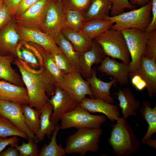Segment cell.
<instances>
[{"instance_id": "6da1fadb", "label": "cell", "mask_w": 156, "mask_h": 156, "mask_svg": "<svg viewBox=\"0 0 156 156\" xmlns=\"http://www.w3.org/2000/svg\"><path fill=\"white\" fill-rule=\"evenodd\" d=\"M13 63L18 68L26 86L28 104L42 110L49 102L48 96L54 94L56 86L54 79L44 66L34 69L17 57Z\"/></svg>"}, {"instance_id": "7a4b0ae2", "label": "cell", "mask_w": 156, "mask_h": 156, "mask_svg": "<svg viewBox=\"0 0 156 156\" xmlns=\"http://www.w3.org/2000/svg\"><path fill=\"white\" fill-rule=\"evenodd\" d=\"M112 128L108 142L117 156H129L136 153L141 145L132 128L123 117H119Z\"/></svg>"}, {"instance_id": "3957f363", "label": "cell", "mask_w": 156, "mask_h": 156, "mask_svg": "<svg viewBox=\"0 0 156 156\" xmlns=\"http://www.w3.org/2000/svg\"><path fill=\"white\" fill-rule=\"evenodd\" d=\"M68 137L64 148L68 154L84 155L88 151L94 153L99 148V143L102 130L100 128H81Z\"/></svg>"}, {"instance_id": "277c9868", "label": "cell", "mask_w": 156, "mask_h": 156, "mask_svg": "<svg viewBox=\"0 0 156 156\" xmlns=\"http://www.w3.org/2000/svg\"><path fill=\"white\" fill-rule=\"evenodd\" d=\"M151 2L150 1L147 4L138 9L115 16H109L104 19L114 23L109 29L122 30L132 28L144 31L151 21Z\"/></svg>"}, {"instance_id": "5b68a950", "label": "cell", "mask_w": 156, "mask_h": 156, "mask_svg": "<svg viewBox=\"0 0 156 156\" xmlns=\"http://www.w3.org/2000/svg\"><path fill=\"white\" fill-rule=\"evenodd\" d=\"M94 39L106 56L129 63L130 55L121 30L109 29Z\"/></svg>"}, {"instance_id": "8992f818", "label": "cell", "mask_w": 156, "mask_h": 156, "mask_svg": "<svg viewBox=\"0 0 156 156\" xmlns=\"http://www.w3.org/2000/svg\"><path fill=\"white\" fill-rule=\"evenodd\" d=\"M60 129L71 128H100L106 120L104 115L91 114L79 104L72 111L61 117Z\"/></svg>"}, {"instance_id": "52a82bcc", "label": "cell", "mask_w": 156, "mask_h": 156, "mask_svg": "<svg viewBox=\"0 0 156 156\" xmlns=\"http://www.w3.org/2000/svg\"><path fill=\"white\" fill-rule=\"evenodd\" d=\"M121 31L130 55L129 77L131 78L136 74L141 58L144 55L147 34L144 31L136 28L127 29Z\"/></svg>"}, {"instance_id": "ba28073f", "label": "cell", "mask_w": 156, "mask_h": 156, "mask_svg": "<svg viewBox=\"0 0 156 156\" xmlns=\"http://www.w3.org/2000/svg\"><path fill=\"white\" fill-rule=\"evenodd\" d=\"M65 14L62 0H51L42 25L41 30L54 38L64 27Z\"/></svg>"}, {"instance_id": "9c48e42d", "label": "cell", "mask_w": 156, "mask_h": 156, "mask_svg": "<svg viewBox=\"0 0 156 156\" xmlns=\"http://www.w3.org/2000/svg\"><path fill=\"white\" fill-rule=\"evenodd\" d=\"M57 86L61 88L79 103L87 95L94 98L88 82L83 78L79 72L63 74L62 81Z\"/></svg>"}, {"instance_id": "30bf717a", "label": "cell", "mask_w": 156, "mask_h": 156, "mask_svg": "<svg viewBox=\"0 0 156 156\" xmlns=\"http://www.w3.org/2000/svg\"><path fill=\"white\" fill-rule=\"evenodd\" d=\"M53 112L50 121L56 126L62 116L75 109L79 103L60 87L56 86L54 94L49 99Z\"/></svg>"}, {"instance_id": "8fae6325", "label": "cell", "mask_w": 156, "mask_h": 156, "mask_svg": "<svg viewBox=\"0 0 156 156\" xmlns=\"http://www.w3.org/2000/svg\"><path fill=\"white\" fill-rule=\"evenodd\" d=\"M16 28L21 40L38 45L52 53H62L54 38L41 30L25 27L16 23Z\"/></svg>"}, {"instance_id": "7c38bea8", "label": "cell", "mask_w": 156, "mask_h": 156, "mask_svg": "<svg viewBox=\"0 0 156 156\" xmlns=\"http://www.w3.org/2000/svg\"><path fill=\"white\" fill-rule=\"evenodd\" d=\"M51 0H40L23 14L13 18L21 26L41 30L42 23Z\"/></svg>"}, {"instance_id": "4fadbf2b", "label": "cell", "mask_w": 156, "mask_h": 156, "mask_svg": "<svg viewBox=\"0 0 156 156\" xmlns=\"http://www.w3.org/2000/svg\"><path fill=\"white\" fill-rule=\"evenodd\" d=\"M21 105L16 103L0 100V115L9 120L25 133L29 139L35 140V134L25 123Z\"/></svg>"}, {"instance_id": "5bb4252c", "label": "cell", "mask_w": 156, "mask_h": 156, "mask_svg": "<svg viewBox=\"0 0 156 156\" xmlns=\"http://www.w3.org/2000/svg\"><path fill=\"white\" fill-rule=\"evenodd\" d=\"M78 53L81 74L86 79L92 76V66L101 64L106 56L102 47L94 39H93L92 47L90 50Z\"/></svg>"}, {"instance_id": "9a60e30c", "label": "cell", "mask_w": 156, "mask_h": 156, "mask_svg": "<svg viewBox=\"0 0 156 156\" xmlns=\"http://www.w3.org/2000/svg\"><path fill=\"white\" fill-rule=\"evenodd\" d=\"M97 68L100 72L113 76L120 86L126 85L129 82V64L120 63L109 57L106 56Z\"/></svg>"}, {"instance_id": "2e32d148", "label": "cell", "mask_w": 156, "mask_h": 156, "mask_svg": "<svg viewBox=\"0 0 156 156\" xmlns=\"http://www.w3.org/2000/svg\"><path fill=\"white\" fill-rule=\"evenodd\" d=\"M13 19L0 30V55H13L16 57V50L21 37Z\"/></svg>"}, {"instance_id": "e0dca14e", "label": "cell", "mask_w": 156, "mask_h": 156, "mask_svg": "<svg viewBox=\"0 0 156 156\" xmlns=\"http://www.w3.org/2000/svg\"><path fill=\"white\" fill-rule=\"evenodd\" d=\"M79 105L90 112H98L104 114L112 122L117 121L120 114L118 107L102 99L85 98Z\"/></svg>"}, {"instance_id": "ac0fdd59", "label": "cell", "mask_w": 156, "mask_h": 156, "mask_svg": "<svg viewBox=\"0 0 156 156\" xmlns=\"http://www.w3.org/2000/svg\"><path fill=\"white\" fill-rule=\"evenodd\" d=\"M16 57L34 69L44 66L42 57L37 48L31 42L21 40L16 50Z\"/></svg>"}, {"instance_id": "d6986e66", "label": "cell", "mask_w": 156, "mask_h": 156, "mask_svg": "<svg viewBox=\"0 0 156 156\" xmlns=\"http://www.w3.org/2000/svg\"><path fill=\"white\" fill-rule=\"evenodd\" d=\"M136 74L145 81L148 96L152 97L156 93V60L142 56Z\"/></svg>"}, {"instance_id": "ffe728a7", "label": "cell", "mask_w": 156, "mask_h": 156, "mask_svg": "<svg viewBox=\"0 0 156 156\" xmlns=\"http://www.w3.org/2000/svg\"><path fill=\"white\" fill-rule=\"evenodd\" d=\"M0 100L20 104H28L29 97L27 89L7 81L0 80Z\"/></svg>"}, {"instance_id": "44dd1931", "label": "cell", "mask_w": 156, "mask_h": 156, "mask_svg": "<svg viewBox=\"0 0 156 156\" xmlns=\"http://www.w3.org/2000/svg\"><path fill=\"white\" fill-rule=\"evenodd\" d=\"M97 68H94L92 70V76L86 79L88 82L94 98L102 99L109 103L113 104L114 99L111 96L110 90L112 86L118 81L114 78L108 82H104L97 78Z\"/></svg>"}, {"instance_id": "7402d4cb", "label": "cell", "mask_w": 156, "mask_h": 156, "mask_svg": "<svg viewBox=\"0 0 156 156\" xmlns=\"http://www.w3.org/2000/svg\"><path fill=\"white\" fill-rule=\"evenodd\" d=\"M114 94L119 101V105L122 110L123 117L127 119L129 116L137 115L136 112L140 107V103L135 99L129 88L120 89Z\"/></svg>"}, {"instance_id": "603a6c76", "label": "cell", "mask_w": 156, "mask_h": 156, "mask_svg": "<svg viewBox=\"0 0 156 156\" xmlns=\"http://www.w3.org/2000/svg\"><path fill=\"white\" fill-rule=\"evenodd\" d=\"M16 58L13 55H0V80L7 81L18 86L24 87L21 77L12 67Z\"/></svg>"}, {"instance_id": "cb8c5ba5", "label": "cell", "mask_w": 156, "mask_h": 156, "mask_svg": "<svg viewBox=\"0 0 156 156\" xmlns=\"http://www.w3.org/2000/svg\"><path fill=\"white\" fill-rule=\"evenodd\" d=\"M114 23L112 21L104 18L90 19L85 21L79 32L93 39L109 29Z\"/></svg>"}, {"instance_id": "d4e9b609", "label": "cell", "mask_w": 156, "mask_h": 156, "mask_svg": "<svg viewBox=\"0 0 156 156\" xmlns=\"http://www.w3.org/2000/svg\"><path fill=\"white\" fill-rule=\"evenodd\" d=\"M61 33L78 52L86 51L92 47L93 39L83 34L66 28H63Z\"/></svg>"}, {"instance_id": "484cf974", "label": "cell", "mask_w": 156, "mask_h": 156, "mask_svg": "<svg viewBox=\"0 0 156 156\" xmlns=\"http://www.w3.org/2000/svg\"><path fill=\"white\" fill-rule=\"evenodd\" d=\"M139 110L142 117L148 125L147 131L141 140V143L144 144L156 132V105L153 108L149 101L143 100Z\"/></svg>"}, {"instance_id": "4316f807", "label": "cell", "mask_w": 156, "mask_h": 156, "mask_svg": "<svg viewBox=\"0 0 156 156\" xmlns=\"http://www.w3.org/2000/svg\"><path fill=\"white\" fill-rule=\"evenodd\" d=\"M52 111V107L49 102L42 110L40 128L38 133L35 135V142L37 143L44 140L45 135L49 138H51L52 132L56 127L50 121Z\"/></svg>"}, {"instance_id": "83f0119b", "label": "cell", "mask_w": 156, "mask_h": 156, "mask_svg": "<svg viewBox=\"0 0 156 156\" xmlns=\"http://www.w3.org/2000/svg\"><path fill=\"white\" fill-rule=\"evenodd\" d=\"M112 6L111 0H92L85 14V21L108 17Z\"/></svg>"}, {"instance_id": "f1b7e54d", "label": "cell", "mask_w": 156, "mask_h": 156, "mask_svg": "<svg viewBox=\"0 0 156 156\" xmlns=\"http://www.w3.org/2000/svg\"><path fill=\"white\" fill-rule=\"evenodd\" d=\"M54 40L62 52L69 59L81 74L78 52L75 49L70 42L61 32L54 38Z\"/></svg>"}, {"instance_id": "f546056e", "label": "cell", "mask_w": 156, "mask_h": 156, "mask_svg": "<svg viewBox=\"0 0 156 156\" xmlns=\"http://www.w3.org/2000/svg\"><path fill=\"white\" fill-rule=\"evenodd\" d=\"M31 43L40 53L42 58L44 66L53 77L56 83V86L58 85L63 79V74L57 66L51 53L41 46L34 43Z\"/></svg>"}, {"instance_id": "4dcf8cb0", "label": "cell", "mask_w": 156, "mask_h": 156, "mask_svg": "<svg viewBox=\"0 0 156 156\" xmlns=\"http://www.w3.org/2000/svg\"><path fill=\"white\" fill-rule=\"evenodd\" d=\"M25 123L35 135L38 133L40 126V116L42 110L34 108L28 104L21 105Z\"/></svg>"}, {"instance_id": "1f68e13d", "label": "cell", "mask_w": 156, "mask_h": 156, "mask_svg": "<svg viewBox=\"0 0 156 156\" xmlns=\"http://www.w3.org/2000/svg\"><path fill=\"white\" fill-rule=\"evenodd\" d=\"M60 129V125H57L52 132L51 142L48 145L44 144L41 148L39 156H66L65 149L61 145H57V136Z\"/></svg>"}, {"instance_id": "d6a6232c", "label": "cell", "mask_w": 156, "mask_h": 156, "mask_svg": "<svg viewBox=\"0 0 156 156\" xmlns=\"http://www.w3.org/2000/svg\"><path fill=\"white\" fill-rule=\"evenodd\" d=\"M64 8L65 23L64 28L77 31H80L85 22V14L77 10Z\"/></svg>"}, {"instance_id": "836d02e7", "label": "cell", "mask_w": 156, "mask_h": 156, "mask_svg": "<svg viewBox=\"0 0 156 156\" xmlns=\"http://www.w3.org/2000/svg\"><path fill=\"white\" fill-rule=\"evenodd\" d=\"M16 136L28 140L27 136L7 119L0 115V137Z\"/></svg>"}, {"instance_id": "e575fe53", "label": "cell", "mask_w": 156, "mask_h": 156, "mask_svg": "<svg viewBox=\"0 0 156 156\" xmlns=\"http://www.w3.org/2000/svg\"><path fill=\"white\" fill-rule=\"evenodd\" d=\"M51 54L57 66L62 74L79 72L69 59L62 53Z\"/></svg>"}, {"instance_id": "d590c367", "label": "cell", "mask_w": 156, "mask_h": 156, "mask_svg": "<svg viewBox=\"0 0 156 156\" xmlns=\"http://www.w3.org/2000/svg\"><path fill=\"white\" fill-rule=\"evenodd\" d=\"M28 140L27 143L23 142L21 145H18L16 143L11 146L18 150L20 156H39V151L37 143L32 140L29 139Z\"/></svg>"}, {"instance_id": "8d00e7d4", "label": "cell", "mask_w": 156, "mask_h": 156, "mask_svg": "<svg viewBox=\"0 0 156 156\" xmlns=\"http://www.w3.org/2000/svg\"><path fill=\"white\" fill-rule=\"evenodd\" d=\"M112 6L110 14L111 16L118 15L125 12V9L133 10L137 6L132 5L128 0H111Z\"/></svg>"}, {"instance_id": "74e56055", "label": "cell", "mask_w": 156, "mask_h": 156, "mask_svg": "<svg viewBox=\"0 0 156 156\" xmlns=\"http://www.w3.org/2000/svg\"><path fill=\"white\" fill-rule=\"evenodd\" d=\"M92 0H62L65 8L77 10L85 14Z\"/></svg>"}, {"instance_id": "f35d334b", "label": "cell", "mask_w": 156, "mask_h": 156, "mask_svg": "<svg viewBox=\"0 0 156 156\" xmlns=\"http://www.w3.org/2000/svg\"><path fill=\"white\" fill-rule=\"evenodd\" d=\"M148 38L144 56L156 60V29L147 34Z\"/></svg>"}, {"instance_id": "ab89813d", "label": "cell", "mask_w": 156, "mask_h": 156, "mask_svg": "<svg viewBox=\"0 0 156 156\" xmlns=\"http://www.w3.org/2000/svg\"><path fill=\"white\" fill-rule=\"evenodd\" d=\"M12 15L4 3L0 10V30L13 19Z\"/></svg>"}, {"instance_id": "60d3db41", "label": "cell", "mask_w": 156, "mask_h": 156, "mask_svg": "<svg viewBox=\"0 0 156 156\" xmlns=\"http://www.w3.org/2000/svg\"><path fill=\"white\" fill-rule=\"evenodd\" d=\"M39 0H22L16 8L13 15V18L23 13Z\"/></svg>"}, {"instance_id": "b9f144b4", "label": "cell", "mask_w": 156, "mask_h": 156, "mask_svg": "<svg viewBox=\"0 0 156 156\" xmlns=\"http://www.w3.org/2000/svg\"><path fill=\"white\" fill-rule=\"evenodd\" d=\"M152 4L151 12L152 17L151 22L148 26L144 31L148 34L151 31L156 29V0H150Z\"/></svg>"}, {"instance_id": "7bdbcfd3", "label": "cell", "mask_w": 156, "mask_h": 156, "mask_svg": "<svg viewBox=\"0 0 156 156\" xmlns=\"http://www.w3.org/2000/svg\"><path fill=\"white\" fill-rule=\"evenodd\" d=\"M18 136H13L8 138H3L0 137V154L1 152L8 145L12 146L14 144L18 143L19 141Z\"/></svg>"}, {"instance_id": "ee69618b", "label": "cell", "mask_w": 156, "mask_h": 156, "mask_svg": "<svg viewBox=\"0 0 156 156\" xmlns=\"http://www.w3.org/2000/svg\"><path fill=\"white\" fill-rule=\"evenodd\" d=\"M131 78L132 84L137 90L141 91L146 88V82L139 75L136 74Z\"/></svg>"}, {"instance_id": "f6af8a7d", "label": "cell", "mask_w": 156, "mask_h": 156, "mask_svg": "<svg viewBox=\"0 0 156 156\" xmlns=\"http://www.w3.org/2000/svg\"><path fill=\"white\" fill-rule=\"evenodd\" d=\"M22 0H6L4 3L7 8L12 15L18 5Z\"/></svg>"}, {"instance_id": "bcb514c9", "label": "cell", "mask_w": 156, "mask_h": 156, "mask_svg": "<svg viewBox=\"0 0 156 156\" xmlns=\"http://www.w3.org/2000/svg\"><path fill=\"white\" fill-rule=\"evenodd\" d=\"M19 154L18 150L15 147H9L5 151L1 152L0 156H19Z\"/></svg>"}, {"instance_id": "7dc6e473", "label": "cell", "mask_w": 156, "mask_h": 156, "mask_svg": "<svg viewBox=\"0 0 156 156\" xmlns=\"http://www.w3.org/2000/svg\"><path fill=\"white\" fill-rule=\"evenodd\" d=\"M150 1L149 0H130L129 2L133 5L139 6L140 7L144 6Z\"/></svg>"}, {"instance_id": "c3c4849f", "label": "cell", "mask_w": 156, "mask_h": 156, "mask_svg": "<svg viewBox=\"0 0 156 156\" xmlns=\"http://www.w3.org/2000/svg\"><path fill=\"white\" fill-rule=\"evenodd\" d=\"M144 144H148L149 146L155 149L156 148V140L155 139H152L150 138L147 140Z\"/></svg>"}, {"instance_id": "681fc988", "label": "cell", "mask_w": 156, "mask_h": 156, "mask_svg": "<svg viewBox=\"0 0 156 156\" xmlns=\"http://www.w3.org/2000/svg\"><path fill=\"white\" fill-rule=\"evenodd\" d=\"M4 3V0H0V10L1 8Z\"/></svg>"}, {"instance_id": "f907efd6", "label": "cell", "mask_w": 156, "mask_h": 156, "mask_svg": "<svg viewBox=\"0 0 156 156\" xmlns=\"http://www.w3.org/2000/svg\"><path fill=\"white\" fill-rule=\"evenodd\" d=\"M6 1V0H4V2L5 1Z\"/></svg>"}, {"instance_id": "816d5d0a", "label": "cell", "mask_w": 156, "mask_h": 156, "mask_svg": "<svg viewBox=\"0 0 156 156\" xmlns=\"http://www.w3.org/2000/svg\"></svg>"}]
</instances>
